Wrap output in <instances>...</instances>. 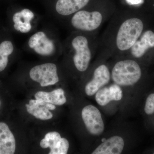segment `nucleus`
Masks as SVG:
<instances>
[{
    "mask_svg": "<svg viewBox=\"0 0 154 154\" xmlns=\"http://www.w3.org/2000/svg\"><path fill=\"white\" fill-rule=\"evenodd\" d=\"M111 18L99 46L109 54H127L143 32V21L131 13L114 14Z\"/></svg>",
    "mask_w": 154,
    "mask_h": 154,
    "instance_id": "f257e3e1",
    "label": "nucleus"
},
{
    "mask_svg": "<svg viewBox=\"0 0 154 154\" xmlns=\"http://www.w3.org/2000/svg\"><path fill=\"white\" fill-rule=\"evenodd\" d=\"M97 33L72 31L63 41L62 54L71 61L76 70L84 72L88 69L94 54L99 47Z\"/></svg>",
    "mask_w": 154,
    "mask_h": 154,
    "instance_id": "f03ea898",
    "label": "nucleus"
},
{
    "mask_svg": "<svg viewBox=\"0 0 154 154\" xmlns=\"http://www.w3.org/2000/svg\"><path fill=\"white\" fill-rule=\"evenodd\" d=\"M23 50L44 58L61 55L63 41L58 29L52 22L43 23L25 41Z\"/></svg>",
    "mask_w": 154,
    "mask_h": 154,
    "instance_id": "7ed1b4c3",
    "label": "nucleus"
},
{
    "mask_svg": "<svg viewBox=\"0 0 154 154\" xmlns=\"http://www.w3.org/2000/svg\"><path fill=\"white\" fill-rule=\"evenodd\" d=\"M113 14L111 11L90 8L88 5L73 14L60 24L70 32L79 31L96 33Z\"/></svg>",
    "mask_w": 154,
    "mask_h": 154,
    "instance_id": "20e7f679",
    "label": "nucleus"
},
{
    "mask_svg": "<svg viewBox=\"0 0 154 154\" xmlns=\"http://www.w3.org/2000/svg\"><path fill=\"white\" fill-rule=\"evenodd\" d=\"M113 82L122 86H131L137 82L142 76L141 69L134 60L126 59L117 62L111 70Z\"/></svg>",
    "mask_w": 154,
    "mask_h": 154,
    "instance_id": "39448f33",
    "label": "nucleus"
},
{
    "mask_svg": "<svg viewBox=\"0 0 154 154\" xmlns=\"http://www.w3.org/2000/svg\"><path fill=\"white\" fill-rule=\"evenodd\" d=\"M91 0H52L47 4V15L60 24L78 11L85 8Z\"/></svg>",
    "mask_w": 154,
    "mask_h": 154,
    "instance_id": "423d86ee",
    "label": "nucleus"
},
{
    "mask_svg": "<svg viewBox=\"0 0 154 154\" xmlns=\"http://www.w3.org/2000/svg\"><path fill=\"white\" fill-rule=\"evenodd\" d=\"M42 17L27 8H19L12 14L11 21L13 29L22 34H31L41 24Z\"/></svg>",
    "mask_w": 154,
    "mask_h": 154,
    "instance_id": "0eeeda50",
    "label": "nucleus"
},
{
    "mask_svg": "<svg viewBox=\"0 0 154 154\" xmlns=\"http://www.w3.org/2000/svg\"><path fill=\"white\" fill-rule=\"evenodd\" d=\"M28 75L32 81L39 83L41 87L53 85L59 81L58 66L51 62L33 66L29 70Z\"/></svg>",
    "mask_w": 154,
    "mask_h": 154,
    "instance_id": "6e6552de",
    "label": "nucleus"
},
{
    "mask_svg": "<svg viewBox=\"0 0 154 154\" xmlns=\"http://www.w3.org/2000/svg\"><path fill=\"white\" fill-rule=\"evenodd\" d=\"M82 118L89 132L94 135H99L105 128L102 115L98 108L89 105L83 108Z\"/></svg>",
    "mask_w": 154,
    "mask_h": 154,
    "instance_id": "1a4fd4ad",
    "label": "nucleus"
},
{
    "mask_svg": "<svg viewBox=\"0 0 154 154\" xmlns=\"http://www.w3.org/2000/svg\"><path fill=\"white\" fill-rule=\"evenodd\" d=\"M110 78L111 74L106 65L102 64L96 67L93 72L92 79L85 86L86 94L89 96L94 95L100 88L109 83Z\"/></svg>",
    "mask_w": 154,
    "mask_h": 154,
    "instance_id": "9d476101",
    "label": "nucleus"
},
{
    "mask_svg": "<svg viewBox=\"0 0 154 154\" xmlns=\"http://www.w3.org/2000/svg\"><path fill=\"white\" fill-rule=\"evenodd\" d=\"M40 146L43 149L50 148L49 154H66L69 149V143L66 139L61 138L58 132L53 131L45 135L40 141Z\"/></svg>",
    "mask_w": 154,
    "mask_h": 154,
    "instance_id": "9b49d317",
    "label": "nucleus"
},
{
    "mask_svg": "<svg viewBox=\"0 0 154 154\" xmlns=\"http://www.w3.org/2000/svg\"><path fill=\"white\" fill-rule=\"evenodd\" d=\"M154 48V32L152 30L143 31L127 54L134 58L139 59L145 55L149 50Z\"/></svg>",
    "mask_w": 154,
    "mask_h": 154,
    "instance_id": "f8f14e48",
    "label": "nucleus"
},
{
    "mask_svg": "<svg viewBox=\"0 0 154 154\" xmlns=\"http://www.w3.org/2000/svg\"><path fill=\"white\" fill-rule=\"evenodd\" d=\"M25 106L28 113L36 119L43 120L51 119L53 114L50 110L56 109L55 106L53 104L36 99L30 100L29 104H26Z\"/></svg>",
    "mask_w": 154,
    "mask_h": 154,
    "instance_id": "ddd939ff",
    "label": "nucleus"
},
{
    "mask_svg": "<svg viewBox=\"0 0 154 154\" xmlns=\"http://www.w3.org/2000/svg\"><path fill=\"white\" fill-rule=\"evenodd\" d=\"M123 96L121 88L117 84L104 88L96 93L95 99L101 106H105L112 101H120Z\"/></svg>",
    "mask_w": 154,
    "mask_h": 154,
    "instance_id": "4468645a",
    "label": "nucleus"
},
{
    "mask_svg": "<svg viewBox=\"0 0 154 154\" xmlns=\"http://www.w3.org/2000/svg\"><path fill=\"white\" fill-rule=\"evenodd\" d=\"M16 148V140L8 126L0 122V154H14Z\"/></svg>",
    "mask_w": 154,
    "mask_h": 154,
    "instance_id": "2eb2a0df",
    "label": "nucleus"
},
{
    "mask_svg": "<svg viewBox=\"0 0 154 154\" xmlns=\"http://www.w3.org/2000/svg\"><path fill=\"white\" fill-rule=\"evenodd\" d=\"M124 141L122 138L117 136L112 137L103 142L92 154H119L123 151Z\"/></svg>",
    "mask_w": 154,
    "mask_h": 154,
    "instance_id": "dca6fc26",
    "label": "nucleus"
},
{
    "mask_svg": "<svg viewBox=\"0 0 154 154\" xmlns=\"http://www.w3.org/2000/svg\"><path fill=\"white\" fill-rule=\"evenodd\" d=\"M34 96L37 100L51 103L54 105H63L66 102L64 91L60 88L56 89L51 92L38 91L35 94Z\"/></svg>",
    "mask_w": 154,
    "mask_h": 154,
    "instance_id": "f3484780",
    "label": "nucleus"
},
{
    "mask_svg": "<svg viewBox=\"0 0 154 154\" xmlns=\"http://www.w3.org/2000/svg\"><path fill=\"white\" fill-rule=\"evenodd\" d=\"M17 50L10 39H4L0 42V72L5 70L8 64L9 57Z\"/></svg>",
    "mask_w": 154,
    "mask_h": 154,
    "instance_id": "a211bd4d",
    "label": "nucleus"
},
{
    "mask_svg": "<svg viewBox=\"0 0 154 154\" xmlns=\"http://www.w3.org/2000/svg\"><path fill=\"white\" fill-rule=\"evenodd\" d=\"M144 111L148 115H151L154 113V94H151L147 98Z\"/></svg>",
    "mask_w": 154,
    "mask_h": 154,
    "instance_id": "6ab92c4d",
    "label": "nucleus"
},
{
    "mask_svg": "<svg viewBox=\"0 0 154 154\" xmlns=\"http://www.w3.org/2000/svg\"></svg>",
    "mask_w": 154,
    "mask_h": 154,
    "instance_id": "aec40b11",
    "label": "nucleus"
}]
</instances>
